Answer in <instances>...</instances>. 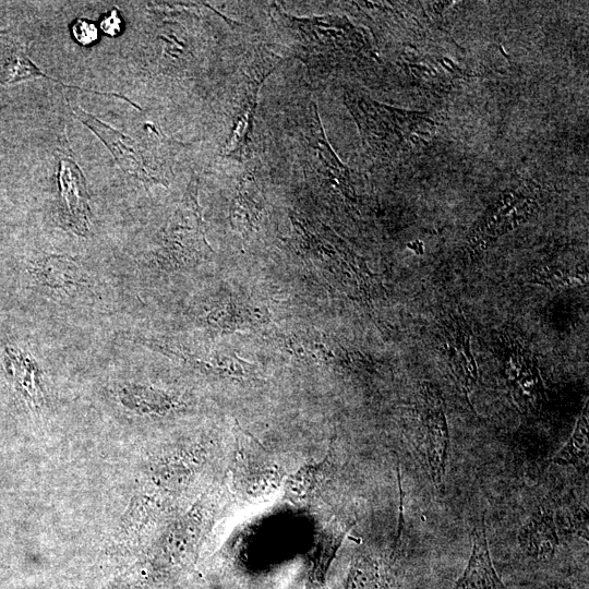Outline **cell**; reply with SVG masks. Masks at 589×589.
Returning a JSON list of instances; mask_svg holds the SVG:
<instances>
[{
  "label": "cell",
  "mask_w": 589,
  "mask_h": 589,
  "mask_svg": "<svg viewBox=\"0 0 589 589\" xmlns=\"http://www.w3.org/2000/svg\"><path fill=\"white\" fill-rule=\"evenodd\" d=\"M281 26L287 29L294 55L310 74L323 75L359 60L375 57L364 32L346 16L297 17L274 5Z\"/></svg>",
  "instance_id": "obj_1"
},
{
  "label": "cell",
  "mask_w": 589,
  "mask_h": 589,
  "mask_svg": "<svg viewBox=\"0 0 589 589\" xmlns=\"http://www.w3.org/2000/svg\"><path fill=\"white\" fill-rule=\"evenodd\" d=\"M345 104L352 113L363 144L374 158L383 161L398 158L417 145L418 134L428 135L432 121L416 111L380 104L347 89Z\"/></svg>",
  "instance_id": "obj_2"
},
{
  "label": "cell",
  "mask_w": 589,
  "mask_h": 589,
  "mask_svg": "<svg viewBox=\"0 0 589 589\" xmlns=\"http://www.w3.org/2000/svg\"><path fill=\"white\" fill-rule=\"evenodd\" d=\"M199 181L193 179L168 224L164 228L154 256L164 269L177 271L195 266L213 250L205 237L204 221L197 201Z\"/></svg>",
  "instance_id": "obj_3"
},
{
  "label": "cell",
  "mask_w": 589,
  "mask_h": 589,
  "mask_svg": "<svg viewBox=\"0 0 589 589\" xmlns=\"http://www.w3.org/2000/svg\"><path fill=\"white\" fill-rule=\"evenodd\" d=\"M281 61V57L261 48L242 70L231 94L230 125L224 143V156L239 160L249 156L260 88Z\"/></svg>",
  "instance_id": "obj_4"
},
{
  "label": "cell",
  "mask_w": 589,
  "mask_h": 589,
  "mask_svg": "<svg viewBox=\"0 0 589 589\" xmlns=\"http://www.w3.org/2000/svg\"><path fill=\"white\" fill-rule=\"evenodd\" d=\"M299 143L305 181L329 196H337L345 204L354 203L349 171L329 145L315 104H311L305 113Z\"/></svg>",
  "instance_id": "obj_5"
},
{
  "label": "cell",
  "mask_w": 589,
  "mask_h": 589,
  "mask_svg": "<svg viewBox=\"0 0 589 589\" xmlns=\"http://www.w3.org/2000/svg\"><path fill=\"white\" fill-rule=\"evenodd\" d=\"M418 400L420 452L433 484L438 486L446 471L449 446L444 400L437 388L429 383L421 385Z\"/></svg>",
  "instance_id": "obj_6"
},
{
  "label": "cell",
  "mask_w": 589,
  "mask_h": 589,
  "mask_svg": "<svg viewBox=\"0 0 589 589\" xmlns=\"http://www.w3.org/2000/svg\"><path fill=\"white\" fill-rule=\"evenodd\" d=\"M71 109L73 115L105 143L124 172L137 178L145 184H165L146 167L142 151L131 137L105 124L80 107H71Z\"/></svg>",
  "instance_id": "obj_7"
},
{
  "label": "cell",
  "mask_w": 589,
  "mask_h": 589,
  "mask_svg": "<svg viewBox=\"0 0 589 589\" xmlns=\"http://www.w3.org/2000/svg\"><path fill=\"white\" fill-rule=\"evenodd\" d=\"M57 178L61 220L75 233L85 236L88 232L91 211L84 176L75 161L69 156H61Z\"/></svg>",
  "instance_id": "obj_8"
},
{
  "label": "cell",
  "mask_w": 589,
  "mask_h": 589,
  "mask_svg": "<svg viewBox=\"0 0 589 589\" xmlns=\"http://www.w3.org/2000/svg\"><path fill=\"white\" fill-rule=\"evenodd\" d=\"M446 353L458 387L466 398L478 381V369L470 348V330L464 318L449 315L444 323Z\"/></svg>",
  "instance_id": "obj_9"
},
{
  "label": "cell",
  "mask_w": 589,
  "mask_h": 589,
  "mask_svg": "<svg viewBox=\"0 0 589 589\" xmlns=\"http://www.w3.org/2000/svg\"><path fill=\"white\" fill-rule=\"evenodd\" d=\"M533 199L518 191L505 192L500 200L488 209L472 237V243H480L496 238L515 228L530 214Z\"/></svg>",
  "instance_id": "obj_10"
},
{
  "label": "cell",
  "mask_w": 589,
  "mask_h": 589,
  "mask_svg": "<svg viewBox=\"0 0 589 589\" xmlns=\"http://www.w3.org/2000/svg\"><path fill=\"white\" fill-rule=\"evenodd\" d=\"M517 542L522 554L532 561H551L560 543L552 509L539 507L519 528Z\"/></svg>",
  "instance_id": "obj_11"
},
{
  "label": "cell",
  "mask_w": 589,
  "mask_h": 589,
  "mask_svg": "<svg viewBox=\"0 0 589 589\" xmlns=\"http://www.w3.org/2000/svg\"><path fill=\"white\" fill-rule=\"evenodd\" d=\"M264 211V195L256 178L251 171L243 172L236 184L229 219L233 230L245 240L260 230Z\"/></svg>",
  "instance_id": "obj_12"
},
{
  "label": "cell",
  "mask_w": 589,
  "mask_h": 589,
  "mask_svg": "<svg viewBox=\"0 0 589 589\" xmlns=\"http://www.w3.org/2000/svg\"><path fill=\"white\" fill-rule=\"evenodd\" d=\"M472 549L467 566L452 589H507L492 563L484 517L474 525Z\"/></svg>",
  "instance_id": "obj_13"
},
{
  "label": "cell",
  "mask_w": 589,
  "mask_h": 589,
  "mask_svg": "<svg viewBox=\"0 0 589 589\" xmlns=\"http://www.w3.org/2000/svg\"><path fill=\"white\" fill-rule=\"evenodd\" d=\"M506 364V382L517 405L524 410L538 409L544 388L538 368L530 357L514 353Z\"/></svg>",
  "instance_id": "obj_14"
},
{
  "label": "cell",
  "mask_w": 589,
  "mask_h": 589,
  "mask_svg": "<svg viewBox=\"0 0 589 589\" xmlns=\"http://www.w3.org/2000/svg\"><path fill=\"white\" fill-rule=\"evenodd\" d=\"M38 284L67 293L75 292L86 284L83 271L69 257L48 255L33 266Z\"/></svg>",
  "instance_id": "obj_15"
},
{
  "label": "cell",
  "mask_w": 589,
  "mask_h": 589,
  "mask_svg": "<svg viewBox=\"0 0 589 589\" xmlns=\"http://www.w3.org/2000/svg\"><path fill=\"white\" fill-rule=\"evenodd\" d=\"M350 527L351 526H342L341 524L333 522L323 530L315 552L312 555V567L309 576L310 581L321 585L324 584L329 565Z\"/></svg>",
  "instance_id": "obj_16"
},
{
  "label": "cell",
  "mask_w": 589,
  "mask_h": 589,
  "mask_svg": "<svg viewBox=\"0 0 589 589\" xmlns=\"http://www.w3.org/2000/svg\"><path fill=\"white\" fill-rule=\"evenodd\" d=\"M588 419L587 404L578 418L573 433L565 445L552 457V462L587 469L589 460Z\"/></svg>",
  "instance_id": "obj_17"
},
{
  "label": "cell",
  "mask_w": 589,
  "mask_h": 589,
  "mask_svg": "<svg viewBox=\"0 0 589 589\" xmlns=\"http://www.w3.org/2000/svg\"><path fill=\"white\" fill-rule=\"evenodd\" d=\"M345 589H387L385 572L371 555L359 553L350 564Z\"/></svg>",
  "instance_id": "obj_18"
},
{
  "label": "cell",
  "mask_w": 589,
  "mask_h": 589,
  "mask_svg": "<svg viewBox=\"0 0 589 589\" xmlns=\"http://www.w3.org/2000/svg\"><path fill=\"white\" fill-rule=\"evenodd\" d=\"M330 467L332 454H328L322 462L302 467L288 479L287 493L294 498L309 497L324 482Z\"/></svg>",
  "instance_id": "obj_19"
},
{
  "label": "cell",
  "mask_w": 589,
  "mask_h": 589,
  "mask_svg": "<svg viewBox=\"0 0 589 589\" xmlns=\"http://www.w3.org/2000/svg\"><path fill=\"white\" fill-rule=\"evenodd\" d=\"M35 77H46L48 80H51V81H53L56 83L61 84L64 87L76 88V89H80V91H83V92L96 93V94L106 95V96H108V95H112V96H116V97L119 96L117 93L108 94V93H103V92L82 88V87H79V86L67 85V84L58 81L57 79H53V77L48 76L45 73H43L23 53H14L4 64L3 74H2V82L5 83V84L15 83V82H19V81H24V80H29V79H35Z\"/></svg>",
  "instance_id": "obj_20"
},
{
  "label": "cell",
  "mask_w": 589,
  "mask_h": 589,
  "mask_svg": "<svg viewBox=\"0 0 589 589\" xmlns=\"http://www.w3.org/2000/svg\"><path fill=\"white\" fill-rule=\"evenodd\" d=\"M534 283L551 288H567L587 283V271L569 266H546L534 274Z\"/></svg>",
  "instance_id": "obj_21"
},
{
  "label": "cell",
  "mask_w": 589,
  "mask_h": 589,
  "mask_svg": "<svg viewBox=\"0 0 589 589\" xmlns=\"http://www.w3.org/2000/svg\"><path fill=\"white\" fill-rule=\"evenodd\" d=\"M71 34L76 43L82 46L93 45L98 40V28L95 23L76 19L71 24Z\"/></svg>",
  "instance_id": "obj_22"
},
{
  "label": "cell",
  "mask_w": 589,
  "mask_h": 589,
  "mask_svg": "<svg viewBox=\"0 0 589 589\" xmlns=\"http://www.w3.org/2000/svg\"><path fill=\"white\" fill-rule=\"evenodd\" d=\"M100 28L111 37L119 36L123 31V20L117 9H112L100 21Z\"/></svg>",
  "instance_id": "obj_23"
},
{
  "label": "cell",
  "mask_w": 589,
  "mask_h": 589,
  "mask_svg": "<svg viewBox=\"0 0 589 589\" xmlns=\"http://www.w3.org/2000/svg\"><path fill=\"white\" fill-rule=\"evenodd\" d=\"M304 589H323V585L308 580Z\"/></svg>",
  "instance_id": "obj_24"
},
{
  "label": "cell",
  "mask_w": 589,
  "mask_h": 589,
  "mask_svg": "<svg viewBox=\"0 0 589 589\" xmlns=\"http://www.w3.org/2000/svg\"><path fill=\"white\" fill-rule=\"evenodd\" d=\"M545 589H574V588H572L570 586L566 584H556V585L549 586Z\"/></svg>",
  "instance_id": "obj_25"
}]
</instances>
